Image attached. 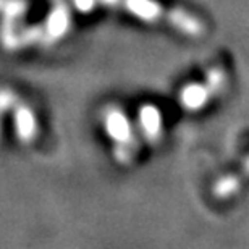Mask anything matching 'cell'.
Returning a JSON list of instances; mask_svg holds the SVG:
<instances>
[{
  "label": "cell",
  "instance_id": "cell-1",
  "mask_svg": "<svg viewBox=\"0 0 249 249\" xmlns=\"http://www.w3.org/2000/svg\"><path fill=\"white\" fill-rule=\"evenodd\" d=\"M104 7L118 8L146 23L163 21L188 36L196 37L202 33V23L196 17L180 8H167L157 0H97Z\"/></svg>",
  "mask_w": 249,
  "mask_h": 249
},
{
  "label": "cell",
  "instance_id": "cell-2",
  "mask_svg": "<svg viewBox=\"0 0 249 249\" xmlns=\"http://www.w3.org/2000/svg\"><path fill=\"white\" fill-rule=\"evenodd\" d=\"M70 28V13L68 8L63 3L55 5L51 10V15L47 18L46 29H47V36L52 39L62 37L65 33H68Z\"/></svg>",
  "mask_w": 249,
  "mask_h": 249
},
{
  "label": "cell",
  "instance_id": "cell-3",
  "mask_svg": "<svg viewBox=\"0 0 249 249\" xmlns=\"http://www.w3.org/2000/svg\"><path fill=\"white\" fill-rule=\"evenodd\" d=\"M73 2L81 13H89L91 8L94 7V2H96V0H73Z\"/></svg>",
  "mask_w": 249,
  "mask_h": 249
}]
</instances>
